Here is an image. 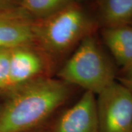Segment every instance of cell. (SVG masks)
I'll use <instances>...</instances> for the list:
<instances>
[{
	"mask_svg": "<svg viewBox=\"0 0 132 132\" xmlns=\"http://www.w3.org/2000/svg\"><path fill=\"white\" fill-rule=\"evenodd\" d=\"M0 106V132H32L42 128L70 95L60 79L40 76L7 93Z\"/></svg>",
	"mask_w": 132,
	"mask_h": 132,
	"instance_id": "1",
	"label": "cell"
},
{
	"mask_svg": "<svg viewBox=\"0 0 132 132\" xmlns=\"http://www.w3.org/2000/svg\"><path fill=\"white\" fill-rule=\"evenodd\" d=\"M95 29L94 21L76 2L33 24L35 46L56 56L77 46Z\"/></svg>",
	"mask_w": 132,
	"mask_h": 132,
	"instance_id": "2",
	"label": "cell"
},
{
	"mask_svg": "<svg viewBox=\"0 0 132 132\" xmlns=\"http://www.w3.org/2000/svg\"><path fill=\"white\" fill-rule=\"evenodd\" d=\"M116 71L93 34L86 36L59 71L60 80L95 95L114 81Z\"/></svg>",
	"mask_w": 132,
	"mask_h": 132,
	"instance_id": "3",
	"label": "cell"
},
{
	"mask_svg": "<svg viewBox=\"0 0 132 132\" xmlns=\"http://www.w3.org/2000/svg\"><path fill=\"white\" fill-rule=\"evenodd\" d=\"M99 132H132V93L120 81L97 95Z\"/></svg>",
	"mask_w": 132,
	"mask_h": 132,
	"instance_id": "4",
	"label": "cell"
},
{
	"mask_svg": "<svg viewBox=\"0 0 132 132\" xmlns=\"http://www.w3.org/2000/svg\"><path fill=\"white\" fill-rule=\"evenodd\" d=\"M51 132H99L96 95L85 92L80 99L60 116Z\"/></svg>",
	"mask_w": 132,
	"mask_h": 132,
	"instance_id": "5",
	"label": "cell"
},
{
	"mask_svg": "<svg viewBox=\"0 0 132 132\" xmlns=\"http://www.w3.org/2000/svg\"><path fill=\"white\" fill-rule=\"evenodd\" d=\"M34 20L19 8L0 10V49L35 46Z\"/></svg>",
	"mask_w": 132,
	"mask_h": 132,
	"instance_id": "6",
	"label": "cell"
},
{
	"mask_svg": "<svg viewBox=\"0 0 132 132\" xmlns=\"http://www.w3.org/2000/svg\"><path fill=\"white\" fill-rule=\"evenodd\" d=\"M34 47L35 46H22L10 49L9 91L43 76L46 68L45 60L42 54Z\"/></svg>",
	"mask_w": 132,
	"mask_h": 132,
	"instance_id": "7",
	"label": "cell"
},
{
	"mask_svg": "<svg viewBox=\"0 0 132 132\" xmlns=\"http://www.w3.org/2000/svg\"><path fill=\"white\" fill-rule=\"evenodd\" d=\"M101 35L124 76H132V26L104 27Z\"/></svg>",
	"mask_w": 132,
	"mask_h": 132,
	"instance_id": "8",
	"label": "cell"
},
{
	"mask_svg": "<svg viewBox=\"0 0 132 132\" xmlns=\"http://www.w3.org/2000/svg\"><path fill=\"white\" fill-rule=\"evenodd\" d=\"M100 17L105 27L129 25L132 0H100Z\"/></svg>",
	"mask_w": 132,
	"mask_h": 132,
	"instance_id": "9",
	"label": "cell"
},
{
	"mask_svg": "<svg viewBox=\"0 0 132 132\" xmlns=\"http://www.w3.org/2000/svg\"><path fill=\"white\" fill-rule=\"evenodd\" d=\"M74 2L75 0H21L19 9L35 21L54 14Z\"/></svg>",
	"mask_w": 132,
	"mask_h": 132,
	"instance_id": "10",
	"label": "cell"
},
{
	"mask_svg": "<svg viewBox=\"0 0 132 132\" xmlns=\"http://www.w3.org/2000/svg\"><path fill=\"white\" fill-rule=\"evenodd\" d=\"M10 49H0V92L7 93L10 90Z\"/></svg>",
	"mask_w": 132,
	"mask_h": 132,
	"instance_id": "11",
	"label": "cell"
},
{
	"mask_svg": "<svg viewBox=\"0 0 132 132\" xmlns=\"http://www.w3.org/2000/svg\"><path fill=\"white\" fill-rule=\"evenodd\" d=\"M21 0H0V10L17 9Z\"/></svg>",
	"mask_w": 132,
	"mask_h": 132,
	"instance_id": "12",
	"label": "cell"
},
{
	"mask_svg": "<svg viewBox=\"0 0 132 132\" xmlns=\"http://www.w3.org/2000/svg\"><path fill=\"white\" fill-rule=\"evenodd\" d=\"M118 81L126 86L132 93V76H123L119 78Z\"/></svg>",
	"mask_w": 132,
	"mask_h": 132,
	"instance_id": "13",
	"label": "cell"
},
{
	"mask_svg": "<svg viewBox=\"0 0 132 132\" xmlns=\"http://www.w3.org/2000/svg\"><path fill=\"white\" fill-rule=\"evenodd\" d=\"M32 132H51V130H50V128H42L40 129H38V130H36L35 131Z\"/></svg>",
	"mask_w": 132,
	"mask_h": 132,
	"instance_id": "14",
	"label": "cell"
},
{
	"mask_svg": "<svg viewBox=\"0 0 132 132\" xmlns=\"http://www.w3.org/2000/svg\"><path fill=\"white\" fill-rule=\"evenodd\" d=\"M129 25H131V26H132V21H131V22L130 23V24H129Z\"/></svg>",
	"mask_w": 132,
	"mask_h": 132,
	"instance_id": "15",
	"label": "cell"
}]
</instances>
